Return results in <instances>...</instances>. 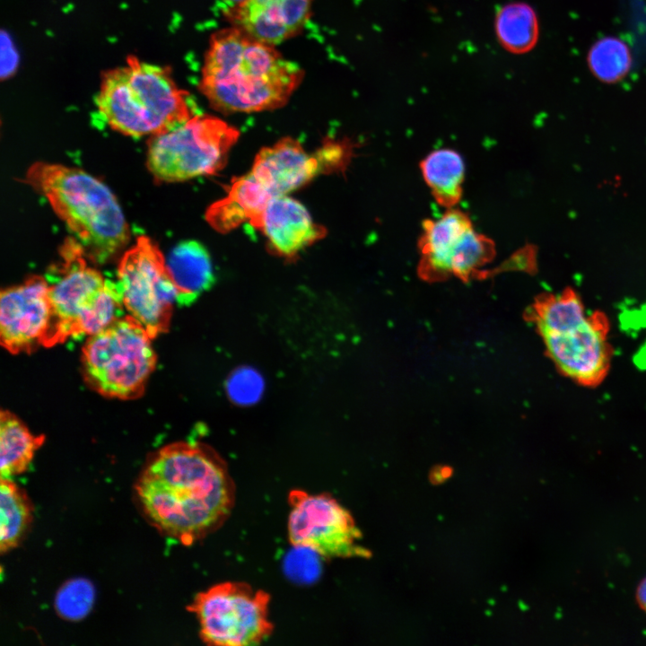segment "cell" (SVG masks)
Instances as JSON below:
<instances>
[{
    "instance_id": "obj_1",
    "label": "cell",
    "mask_w": 646,
    "mask_h": 646,
    "mask_svg": "<svg viewBox=\"0 0 646 646\" xmlns=\"http://www.w3.org/2000/svg\"><path fill=\"white\" fill-rule=\"evenodd\" d=\"M135 492L149 523L185 546L221 528L236 501V486L224 460L197 442L178 441L153 453Z\"/></svg>"
},
{
    "instance_id": "obj_2",
    "label": "cell",
    "mask_w": 646,
    "mask_h": 646,
    "mask_svg": "<svg viewBox=\"0 0 646 646\" xmlns=\"http://www.w3.org/2000/svg\"><path fill=\"white\" fill-rule=\"evenodd\" d=\"M302 78L301 67L275 46L233 26L212 36L200 89L218 111L260 112L284 106Z\"/></svg>"
},
{
    "instance_id": "obj_3",
    "label": "cell",
    "mask_w": 646,
    "mask_h": 646,
    "mask_svg": "<svg viewBox=\"0 0 646 646\" xmlns=\"http://www.w3.org/2000/svg\"><path fill=\"white\" fill-rule=\"evenodd\" d=\"M24 181L46 198L92 262L103 264L127 244L130 231L116 196L85 170L36 162Z\"/></svg>"
},
{
    "instance_id": "obj_4",
    "label": "cell",
    "mask_w": 646,
    "mask_h": 646,
    "mask_svg": "<svg viewBox=\"0 0 646 646\" xmlns=\"http://www.w3.org/2000/svg\"><path fill=\"white\" fill-rule=\"evenodd\" d=\"M95 103L111 129L133 138L166 133L196 115L169 72L135 58L104 75Z\"/></svg>"
},
{
    "instance_id": "obj_5",
    "label": "cell",
    "mask_w": 646,
    "mask_h": 646,
    "mask_svg": "<svg viewBox=\"0 0 646 646\" xmlns=\"http://www.w3.org/2000/svg\"><path fill=\"white\" fill-rule=\"evenodd\" d=\"M60 261L46 277L49 284L52 320L43 346L50 347L71 336H91L122 317V296L117 281L105 278L88 265V258L74 237L59 248Z\"/></svg>"
},
{
    "instance_id": "obj_6",
    "label": "cell",
    "mask_w": 646,
    "mask_h": 646,
    "mask_svg": "<svg viewBox=\"0 0 646 646\" xmlns=\"http://www.w3.org/2000/svg\"><path fill=\"white\" fill-rule=\"evenodd\" d=\"M152 339L129 314L89 336L81 356L86 384L110 398L141 397L157 361Z\"/></svg>"
},
{
    "instance_id": "obj_7",
    "label": "cell",
    "mask_w": 646,
    "mask_h": 646,
    "mask_svg": "<svg viewBox=\"0 0 646 646\" xmlns=\"http://www.w3.org/2000/svg\"><path fill=\"white\" fill-rule=\"evenodd\" d=\"M240 136L219 118L196 114L178 127L149 137L146 166L158 183L214 174L224 167Z\"/></svg>"
},
{
    "instance_id": "obj_8",
    "label": "cell",
    "mask_w": 646,
    "mask_h": 646,
    "mask_svg": "<svg viewBox=\"0 0 646 646\" xmlns=\"http://www.w3.org/2000/svg\"><path fill=\"white\" fill-rule=\"evenodd\" d=\"M271 597L242 581L217 583L201 591L188 606L195 614L201 640L213 646H253L274 631Z\"/></svg>"
},
{
    "instance_id": "obj_9",
    "label": "cell",
    "mask_w": 646,
    "mask_h": 646,
    "mask_svg": "<svg viewBox=\"0 0 646 646\" xmlns=\"http://www.w3.org/2000/svg\"><path fill=\"white\" fill-rule=\"evenodd\" d=\"M117 283L125 309L153 339L168 331L178 292L166 258L153 240L140 236L122 255Z\"/></svg>"
},
{
    "instance_id": "obj_10",
    "label": "cell",
    "mask_w": 646,
    "mask_h": 646,
    "mask_svg": "<svg viewBox=\"0 0 646 646\" xmlns=\"http://www.w3.org/2000/svg\"><path fill=\"white\" fill-rule=\"evenodd\" d=\"M288 539L292 546L324 558L367 556L351 513L330 494L301 489L289 493Z\"/></svg>"
},
{
    "instance_id": "obj_11",
    "label": "cell",
    "mask_w": 646,
    "mask_h": 646,
    "mask_svg": "<svg viewBox=\"0 0 646 646\" xmlns=\"http://www.w3.org/2000/svg\"><path fill=\"white\" fill-rule=\"evenodd\" d=\"M610 325L601 311L588 312L553 332L539 334L546 355L560 373L583 387H596L607 375L613 350Z\"/></svg>"
},
{
    "instance_id": "obj_12",
    "label": "cell",
    "mask_w": 646,
    "mask_h": 646,
    "mask_svg": "<svg viewBox=\"0 0 646 646\" xmlns=\"http://www.w3.org/2000/svg\"><path fill=\"white\" fill-rule=\"evenodd\" d=\"M351 153L347 144L328 142L310 153L298 141L284 137L262 148L249 173L266 195L273 198L301 188L319 174L343 169Z\"/></svg>"
},
{
    "instance_id": "obj_13",
    "label": "cell",
    "mask_w": 646,
    "mask_h": 646,
    "mask_svg": "<svg viewBox=\"0 0 646 646\" xmlns=\"http://www.w3.org/2000/svg\"><path fill=\"white\" fill-rule=\"evenodd\" d=\"M52 320L49 284L41 275L4 288L0 293V341L11 354L44 345Z\"/></svg>"
},
{
    "instance_id": "obj_14",
    "label": "cell",
    "mask_w": 646,
    "mask_h": 646,
    "mask_svg": "<svg viewBox=\"0 0 646 646\" xmlns=\"http://www.w3.org/2000/svg\"><path fill=\"white\" fill-rule=\"evenodd\" d=\"M312 0H245L227 15L234 27L275 46L298 34L310 15Z\"/></svg>"
},
{
    "instance_id": "obj_15",
    "label": "cell",
    "mask_w": 646,
    "mask_h": 646,
    "mask_svg": "<svg viewBox=\"0 0 646 646\" xmlns=\"http://www.w3.org/2000/svg\"><path fill=\"white\" fill-rule=\"evenodd\" d=\"M252 226L263 232L275 253L285 258H293L327 233L302 204L286 195L271 198Z\"/></svg>"
},
{
    "instance_id": "obj_16",
    "label": "cell",
    "mask_w": 646,
    "mask_h": 646,
    "mask_svg": "<svg viewBox=\"0 0 646 646\" xmlns=\"http://www.w3.org/2000/svg\"><path fill=\"white\" fill-rule=\"evenodd\" d=\"M473 229L469 216L454 207L448 208L437 219L424 221L418 240L420 277L429 282L450 278V261L463 238Z\"/></svg>"
},
{
    "instance_id": "obj_17",
    "label": "cell",
    "mask_w": 646,
    "mask_h": 646,
    "mask_svg": "<svg viewBox=\"0 0 646 646\" xmlns=\"http://www.w3.org/2000/svg\"><path fill=\"white\" fill-rule=\"evenodd\" d=\"M166 266L178 292V303L193 301L214 282L211 258L196 240L177 244L166 258Z\"/></svg>"
},
{
    "instance_id": "obj_18",
    "label": "cell",
    "mask_w": 646,
    "mask_h": 646,
    "mask_svg": "<svg viewBox=\"0 0 646 646\" xmlns=\"http://www.w3.org/2000/svg\"><path fill=\"white\" fill-rule=\"evenodd\" d=\"M423 179L435 201L454 207L462 196L465 163L461 155L448 148L430 153L420 164Z\"/></svg>"
},
{
    "instance_id": "obj_19",
    "label": "cell",
    "mask_w": 646,
    "mask_h": 646,
    "mask_svg": "<svg viewBox=\"0 0 646 646\" xmlns=\"http://www.w3.org/2000/svg\"><path fill=\"white\" fill-rule=\"evenodd\" d=\"M44 435H34L13 413L2 410L0 415V473L10 478L27 470Z\"/></svg>"
},
{
    "instance_id": "obj_20",
    "label": "cell",
    "mask_w": 646,
    "mask_h": 646,
    "mask_svg": "<svg viewBox=\"0 0 646 646\" xmlns=\"http://www.w3.org/2000/svg\"><path fill=\"white\" fill-rule=\"evenodd\" d=\"M0 509V551L4 554L24 536L32 519V506L22 488L10 478H1Z\"/></svg>"
},
{
    "instance_id": "obj_21",
    "label": "cell",
    "mask_w": 646,
    "mask_h": 646,
    "mask_svg": "<svg viewBox=\"0 0 646 646\" xmlns=\"http://www.w3.org/2000/svg\"><path fill=\"white\" fill-rule=\"evenodd\" d=\"M496 31L500 41L508 50L515 53L528 51L535 46L538 37L536 13L526 4L506 5L496 17Z\"/></svg>"
},
{
    "instance_id": "obj_22",
    "label": "cell",
    "mask_w": 646,
    "mask_h": 646,
    "mask_svg": "<svg viewBox=\"0 0 646 646\" xmlns=\"http://www.w3.org/2000/svg\"><path fill=\"white\" fill-rule=\"evenodd\" d=\"M588 61L590 71L598 79L613 83L627 74L632 65V56L623 40L608 36L591 47Z\"/></svg>"
},
{
    "instance_id": "obj_23",
    "label": "cell",
    "mask_w": 646,
    "mask_h": 646,
    "mask_svg": "<svg viewBox=\"0 0 646 646\" xmlns=\"http://www.w3.org/2000/svg\"><path fill=\"white\" fill-rule=\"evenodd\" d=\"M95 588L91 581L78 577L64 582L57 591L54 607L57 615L67 621H80L92 611Z\"/></svg>"
},
{
    "instance_id": "obj_24",
    "label": "cell",
    "mask_w": 646,
    "mask_h": 646,
    "mask_svg": "<svg viewBox=\"0 0 646 646\" xmlns=\"http://www.w3.org/2000/svg\"><path fill=\"white\" fill-rule=\"evenodd\" d=\"M230 398L242 406L257 402L264 391V380L252 368L241 367L233 371L226 383Z\"/></svg>"
},
{
    "instance_id": "obj_25",
    "label": "cell",
    "mask_w": 646,
    "mask_h": 646,
    "mask_svg": "<svg viewBox=\"0 0 646 646\" xmlns=\"http://www.w3.org/2000/svg\"><path fill=\"white\" fill-rule=\"evenodd\" d=\"M636 598L640 607L646 612V577L640 582L637 588Z\"/></svg>"
},
{
    "instance_id": "obj_26",
    "label": "cell",
    "mask_w": 646,
    "mask_h": 646,
    "mask_svg": "<svg viewBox=\"0 0 646 646\" xmlns=\"http://www.w3.org/2000/svg\"><path fill=\"white\" fill-rule=\"evenodd\" d=\"M224 2L230 4V8L233 7L240 3H242L245 0H223Z\"/></svg>"
}]
</instances>
